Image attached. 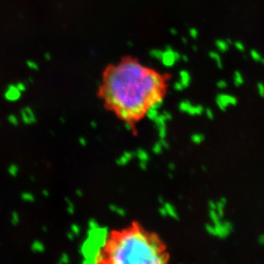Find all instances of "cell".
Returning a JSON list of instances; mask_svg holds the SVG:
<instances>
[{
    "label": "cell",
    "instance_id": "6da1fadb",
    "mask_svg": "<svg viewBox=\"0 0 264 264\" xmlns=\"http://www.w3.org/2000/svg\"><path fill=\"white\" fill-rule=\"evenodd\" d=\"M163 87L159 73L127 59L105 71L98 95L109 110L125 122L132 123L151 104L163 100Z\"/></svg>",
    "mask_w": 264,
    "mask_h": 264
},
{
    "label": "cell",
    "instance_id": "7a4b0ae2",
    "mask_svg": "<svg viewBox=\"0 0 264 264\" xmlns=\"http://www.w3.org/2000/svg\"><path fill=\"white\" fill-rule=\"evenodd\" d=\"M93 257L95 263L160 264L167 262L158 239L137 226L106 234Z\"/></svg>",
    "mask_w": 264,
    "mask_h": 264
},
{
    "label": "cell",
    "instance_id": "3957f363",
    "mask_svg": "<svg viewBox=\"0 0 264 264\" xmlns=\"http://www.w3.org/2000/svg\"><path fill=\"white\" fill-rule=\"evenodd\" d=\"M180 59V55L178 51L174 50L171 46H167L163 50V56L161 58V63L166 68H172L179 60Z\"/></svg>",
    "mask_w": 264,
    "mask_h": 264
},
{
    "label": "cell",
    "instance_id": "277c9868",
    "mask_svg": "<svg viewBox=\"0 0 264 264\" xmlns=\"http://www.w3.org/2000/svg\"><path fill=\"white\" fill-rule=\"evenodd\" d=\"M216 103L222 110H226L229 105H235L237 103L236 97L229 94H220L216 97Z\"/></svg>",
    "mask_w": 264,
    "mask_h": 264
},
{
    "label": "cell",
    "instance_id": "5b68a950",
    "mask_svg": "<svg viewBox=\"0 0 264 264\" xmlns=\"http://www.w3.org/2000/svg\"><path fill=\"white\" fill-rule=\"evenodd\" d=\"M232 41L227 39H217L216 41V47L217 50L220 52H226L228 49L229 46H231Z\"/></svg>",
    "mask_w": 264,
    "mask_h": 264
},
{
    "label": "cell",
    "instance_id": "8992f818",
    "mask_svg": "<svg viewBox=\"0 0 264 264\" xmlns=\"http://www.w3.org/2000/svg\"><path fill=\"white\" fill-rule=\"evenodd\" d=\"M182 86L186 88L191 83V74L186 70H181L180 72V80H179Z\"/></svg>",
    "mask_w": 264,
    "mask_h": 264
},
{
    "label": "cell",
    "instance_id": "52a82bcc",
    "mask_svg": "<svg viewBox=\"0 0 264 264\" xmlns=\"http://www.w3.org/2000/svg\"><path fill=\"white\" fill-rule=\"evenodd\" d=\"M209 56H210V57L216 63V66H217L219 69H221V68H222L221 57H220V54H219L217 51H210V52L209 53Z\"/></svg>",
    "mask_w": 264,
    "mask_h": 264
},
{
    "label": "cell",
    "instance_id": "ba28073f",
    "mask_svg": "<svg viewBox=\"0 0 264 264\" xmlns=\"http://www.w3.org/2000/svg\"><path fill=\"white\" fill-rule=\"evenodd\" d=\"M250 57L255 61V62H257V63H261L264 64V58L262 56V55L256 50H251L250 52Z\"/></svg>",
    "mask_w": 264,
    "mask_h": 264
},
{
    "label": "cell",
    "instance_id": "9c48e42d",
    "mask_svg": "<svg viewBox=\"0 0 264 264\" xmlns=\"http://www.w3.org/2000/svg\"><path fill=\"white\" fill-rule=\"evenodd\" d=\"M164 209L166 210L167 215H169V216H172L175 219H178V215H177L176 210L170 203H165L164 204Z\"/></svg>",
    "mask_w": 264,
    "mask_h": 264
},
{
    "label": "cell",
    "instance_id": "30bf717a",
    "mask_svg": "<svg viewBox=\"0 0 264 264\" xmlns=\"http://www.w3.org/2000/svg\"><path fill=\"white\" fill-rule=\"evenodd\" d=\"M244 77L240 71H236L233 74V82L236 86H240L244 84Z\"/></svg>",
    "mask_w": 264,
    "mask_h": 264
},
{
    "label": "cell",
    "instance_id": "8fae6325",
    "mask_svg": "<svg viewBox=\"0 0 264 264\" xmlns=\"http://www.w3.org/2000/svg\"><path fill=\"white\" fill-rule=\"evenodd\" d=\"M138 157L140 159V161H141V163H142V164H143V168H145V163H147V161L149 160V156H148V154L144 151V150H139V151H138Z\"/></svg>",
    "mask_w": 264,
    "mask_h": 264
},
{
    "label": "cell",
    "instance_id": "7c38bea8",
    "mask_svg": "<svg viewBox=\"0 0 264 264\" xmlns=\"http://www.w3.org/2000/svg\"><path fill=\"white\" fill-rule=\"evenodd\" d=\"M163 50H160V49H152L150 51V56L152 58L160 61L161 58H162V56H163Z\"/></svg>",
    "mask_w": 264,
    "mask_h": 264
},
{
    "label": "cell",
    "instance_id": "4fadbf2b",
    "mask_svg": "<svg viewBox=\"0 0 264 264\" xmlns=\"http://www.w3.org/2000/svg\"><path fill=\"white\" fill-rule=\"evenodd\" d=\"M147 116L150 120H155L156 119V117L159 116L158 114V110L156 109H153V108H148V110H146Z\"/></svg>",
    "mask_w": 264,
    "mask_h": 264
},
{
    "label": "cell",
    "instance_id": "5bb4252c",
    "mask_svg": "<svg viewBox=\"0 0 264 264\" xmlns=\"http://www.w3.org/2000/svg\"><path fill=\"white\" fill-rule=\"evenodd\" d=\"M233 46L239 51H241V52L244 51V50H245V46H244V43H242L241 41H235L233 43Z\"/></svg>",
    "mask_w": 264,
    "mask_h": 264
},
{
    "label": "cell",
    "instance_id": "9a60e30c",
    "mask_svg": "<svg viewBox=\"0 0 264 264\" xmlns=\"http://www.w3.org/2000/svg\"><path fill=\"white\" fill-rule=\"evenodd\" d=\"M192 141L196 144H199L203 141V136L202 134H194L192 137Z\"/></svg>",
    "mask_w": 264,
    "mask_h": 264
},
{
    "label": "cell",
    "instance_id": "2e32d148",
    "mask_svg": "<svg viewBox=\"0 0 264 264\" xmlns=\"http://www.w3.org/2000/svg\"><path fill=\"white\" fill-rule=\"evenodd\" d=\"M189 34L192 39H196L198 37V30L195 27H192V28L189 29Z\"/></svg>",
    "mask_w": 264,
    "mask_h": 264
},
{
    "label": "cell",
    "instance_id": "e0dca14e",
    "mask_svg": "<svg viewBox=\"0 0 264 264\" xmlns=\"http://www.w3.org/2000/svg\"><path fill=\"white\" fill-rule=\"evenodd\" d=\"M257 92H258V94L260 96L264 97V84H263V83H258L257 84Z\"/></svg>",
    "mask_w": 264,
    "mask_h": 264
},
{
    "label": "cell",
    "instance_id": "ac0fdd59",
    "mask_svg": "<svg viewBox=\"0 0 264 264\" xmlns=\"http://www.w3.org/2000/svg\"><path fill=\"white\" fill-rule=\"evenodd\" d=\"M163 148V144H162V142L157 143V144L154 146V148H153V151H154V152H156V153H160V152L162 151Z\"/></svg>",
    "mask_w": 264,
    "mask_h": 264
},
{
    "label": "cell",
    "instance_id": "d6986e66",
    "mask_svg": "<svg viewBox=\"0 0 264 264\" xmlns=\"http://www.w3.org/2000/svg\"><path fill=\"white\" fill-rule=\"evenodd\" d=\"M217 86H218V88H220V89H225V88L227 86V82H226L224 80H220L217 82Z\"/></svg>",
    "mask_w": 264,
    "mask_h": 264
},
{
    "label": "cell",
    "instance_id": "ffe728a7",
    "mask_svg": "<svg viewBox=\"0 0 264 264\" xmlns=\"http://www.w3.org/2000/svg\"><path fill=\"white\" fill-rule=\"evenodd\" d=\"M174 88L175 89V90H177V91H182L185 87L182 86V84L180 82V81H178V82H176V83H174Z\"/></svg>",
    "mask_w": 264,
    "mask_h": 264
},
{
    "label": "cell",
    "instance_id": "44dd1931",
    "mask_svg": "<svg viewBox=\"0 0 264 264\" xmlns=\"http://www.w3.org/2000/svg\"><path fill=\"white\" fill-rule=\"evenodd\" d=\"M206 114H207V116L210 118V119H213V117H214V115H213V112H212V110H206Z\"/></svg>",
    "mask_w": 264,
    "mask_h": 264
},
{
    "label": "cell",
    "instance_id": "7402d4cb",
    "mask_svg": "<svg viewBox=\"0 0 264 264\" xmlns=\"http://www.w3.org/2000/svg\"><path fill=\"white\" fill-rule=\"evenodd\" d=\"M169 33H170L172 35H177V34H178V31H177V29L174 28V27L170 28V29H169Z\"/></svg>",
    "mask_w": 264,
    "mask_h": 264
},
{
    "label": "cell",
    "instance_id": "603a6c76",
    "mask_svg": "<svg viewBox=\"0 0 264 264\" xmlns=\"http://www.w3.org/2000/svg\"><path fill=\"white\" fill-rule=\"evenodd\" d=\"M258 241H259V243H260L261 244H263V245H264V234H263V235H261V236L259 237V239H258Z\"/></svg>",
    "mask_w": 264,
    "mask_h": 264
},
{
    "label": "cell",
    "instance_id": "cb8c5ba5",
    "mask_svg": "<svg viewBox=\"0 0 264 264\" xmlns=\"http://www.w3.org/2000/svg\"><path fill=\"white\" fill-rule=\"evenodd\" d=\"M180 58L184 61V62H187L188 61V56L186 55H183V56H180Z\"/></svg>",
    "mask_w": 264,
    "mask_h": 264
},
{
    "label": "cell",
    "instance_id": "d4e9b609",
    "mask_svg": "<svg viewBox=\"0 0 264 264\" xmlns=\"http://www.w3.org/2000/svg\"><path fill=\"white\" fill-rule=\"evenodd\" d=\"M181 40H182V42H184L185 44H186V43H187V40H186V38H182V39H181Z\"/></svg>",
    "mask_w": 264,
    "mask_h": 264
},
{
    "label": "cell",
    "instance_id": "484cf974",
    "mask_svg": "<svg viewBox=\"0 0 264 264\" xmlns=\"http://www.w3.org/2000/svg\"><path fill=\"white\" fill-rule=\"evenodd\" d=\"M192 48H193V50H195V51H196V50H197V47H196V46H193V47H192Z\"/></svg>",
    "mask_w": 264,
    "mask_h": 264
}]
</instances>
